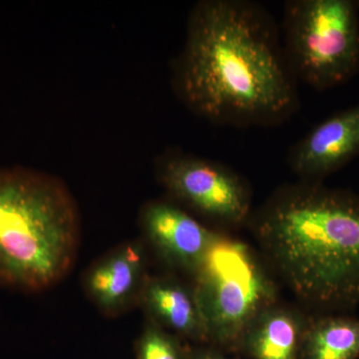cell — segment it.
<instances>
[{"label": "cell", "mask_w": 359, "mask_h": 359, "mask_svg": "<svg viewBox=\"0 0 359 359\" xmlns=\"http://www.w3.org/2000/svg\"><path fill=\"white\" fill-rule=\"evenodd\" d=\"M273 16L247 0H202L187 23L172 85L191 112L215 125L287 122L299 108L297 80Z\"/></svg>", "instance_id": "obj_1"}, {"label": "cell", "mask_w": 359, "mask_h": 359, "mask_svg": "<svg viewBox=\"0 0 359 359\" xmlns=\"http://www.w3.org/2000/svg\"><path fill=\"white\" fill-rule=\"evenodd\" d=\"M264 259L306 308L359 304V196L299 180L280 187L248 222Z\"/></svg>", "instance_id": "obj_2"}, {"label": "cell", "mask_w": 359, "mask_h": 359, "mask_svg": "<svg viewBox=\"0 0 359 359\" xmlns=\"http://www.w3.org/2000/svg\"><path fill=\"white\" fill-rule=\"evenodd\" d=\"M299 359H359V318L344 313L311 314Z\"/></svg>", "instance_id": "obj_12"}, {"label": "cell", "mask_w": 359, "mask_h": 359, "mask_svg": "<svg viewBox=\"0 0 359 359\" xmlns=\"http://www.w3.org/2000/svg\"><path fill=\"white\" fill-rule=\"evenodd\" d=\"M139 306L147 314L148 320L184 341L209 346L207 327L193 287L170 276H149Z\"/></svg>", "instance_id": "obj_10"}, {"label": "cell", "mask_w": 359, "mask_h": 359, "mask_svg": "<svg viewBox=\"0 0 359 359\" xmlns=\"http://www.w3.org/2000/svg\"><path fill=\"white\" fill-rule=\"evenodd\" d=\"M148 278L145 247L135 241L97 259L85 273L83 285L97 308L117 316L139 304Z\"/></svg>", "instance_id": "obj_9"}, {"label": "cell", "mask_w": 359, "mask_h": 359, "mask_svg": "<svg viewBox=\"0 0 359 359\" xmlns=\"http://www.w3.org/2000/svg\"><path fill=\"white\" fill-rule=\"evenodd\" d=\"M155 166L158 181L180 207L223 226L248 224L252 191L231 168L176 150L159 156Z\"/></svg>", "instance_id": "obj_6"}, {"label": "cell", "mask_w": 359, "mask_h": 359, "mask_svg": "<svg viewBox=\"0 0 359 359\" xmlns=\"http://www.w3.org/2000/svg\"><path fill=\"white\" fill-rule=\"evenodd\" d=\"M139 222L144 237L161 259L192 276L200 268L218 233L169 201L146 203L142 207Z\"/></svg>", "instance_id": "obj_7"}, {"label": "cell", "mask_w": 359, "mask_h": 359, "mask_svg": "<svg viewBox=\"0 0 359 359\" xmlns=\"http://www.w3.org/2000/svg\"><path fill=\"white\" fill-rule=\"evenodd\" d=\"M358 4L351 0H290L283 46L292 74L325 91L346 83L359 70Z\"/></svg>", "instance_id": "obj_5"}, {"label": "cell", "mask_w": 359, "mask_h": 359, "mask_svg": "<svg viewBox=\"0 0 359 359\" xmlns=\"http://www.w3.org/2000/svg\"><path fill=\"white\" fill-rule=\"evenodd\" d=\"M80 214L68 187L52 175L0 168V283L41 292L69 273Z\"/></svg>", "instance_id": "obj_3"}, {"label": "cell", "mask_w": 359, "mask_h": 359, "mask_svg": "<svg viewBox=\"0 0 359 359\" xmlns=\"http://www.w3.org/2000/svg\"><path fill=\"white\" fill-rule=\"evenodd\" d=\"M193 278L209 346L224 353H238L252 321L280 301L264 259L249 245L221 233Z\"/></svg>", "instance_id": "obj_4"}, {"label": "cell", "mask_w": 359, "mask_h": 359, "mask_svg": "<svg viewBox=\"0 0 359 359\" xmlns=\"http://www.w3.org/2000/svg\"><path fill=\"white\" fill-rule=\"evenodd\" d=\"M359 155V104L321 122L290 149V169L321 182Z\"/></svg>", "instance_id": "obj_8"}, {"label": "cell", "mask_w": 359, "mask_h": 359, "mask_svg": "<svg viewBox=\"0 0 359 359\" xmlns=\"http://www.w3.org/2000/svg\"><path fill=\"white\" fill-rule=\"evenodd\" d=\"M136 359H189L190 346L165 328L148 320L135 342Z\"/></svg>", "instance_id": "obj_13"}, {"label": "cell", "mask_w": 359, "mask_h": 359, "mask_svg": "<svg viewBox=\"0 0 359 359\" xmlns=\"http://www.w3.org/2000/svg\"><path fill=\"white\" fill-rule=\"evenodd\" d=\"M189 359H231L223 351L209 346H190Z\"/></svg>", "instance_id": "obj_14"}, {"label": "cell", "mask_w": 359, "mask_h": 359, "mask_svg": "<svg viewBox=\"0 0 359 359\" xmlns=\"http://www.w3.org/2000/svg\"><path fill=\"white\" fill-rule=\"evenodd\" d=\"M358 6H359V2H358Z\"/></svg>", "instance_id": "obj_15"}, {"label": "cell", "mask_w": 359, "mask_h": 359, "mask_svg": "<svg viewBox=\"0 0 359 359\" xmlns=\"http://www.w3.org/2000/svg\"><path fill=\"white\" fill-rule=\"evenodd\" d=\"M309 314L280 302L252 321L238 353L250 359H299Z\"/></svg>", "instance_id": "obj_11"}]
</instances>
